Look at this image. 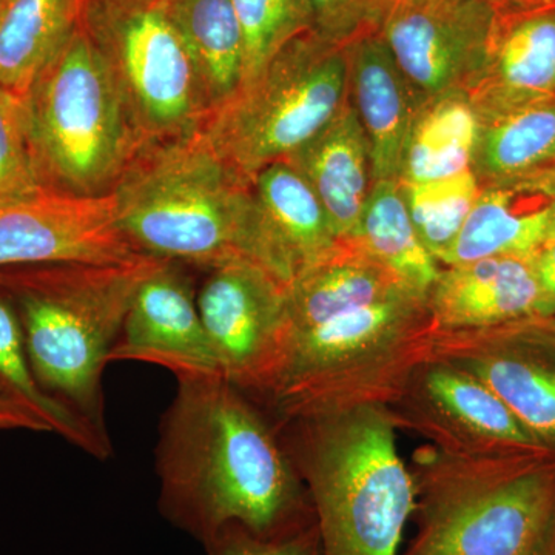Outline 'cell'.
I'll use <instances>...</instances> for the list:
<instances>
[{"label": "cell", "instance_id": "cell-29", "mask_svg": "<svg viewBox=\"0 0 555 555\" xmlns=\"http://www.w3.org/2000/svg\"><path fill=\"white\" fill-rule=\"evenodd\" d=\"M400 184L423 246L441 262L465 228L480 182L473 170H466L436 181Z\"/></svg>", "mask_w": 555, "mask_h": 555}, {"label": "cell", "instance_id": "cell-5", "mask_svg": "<svg viewBox=\"0 0 555 555\" xmlns=\"http://www.w3.org/2000/svg\"><path fill=\"white\" fill-rule=\"evenodd\" d=\"M436 331L427 292L406 287L366 308L286 334L258 403L275 422L363 406H387L429 356Z\"/></svg>", "mask_w": 555, "mask_h": 555}, {"label": "cell", "instance_id": "cell-39", "mask_svg": "<svg viewBox=\"0 0 555 555\" xmlns=\"http://www.w3.org/2000/svg\"><path fill=\"white\" fill-rule=\"evenodd\" d=\"M7 0H0V10H2L3 3H5Z\"/></svg>", "mask_w": 555, "mask_h": 555}, {"label": "cell", "instance_id": "cell-8", "mask_svg": "<svg viewBox=\"0 0 555 555\" xmlns=\"http://www.w3.org/2000/svg\"><path fill=\"white\" fill-rule=\"evenodd\" d=\"M347 101L346 47L302 33L207 116L201 134L247 184L284 160Z\"/></svg>", "mask_w": 555, "mask_h": 555}, {"label": "cell", "instance_id": "cell-33", "mask_svg": "<svg viewBox=\"0 0 555 555\" xmlns=\"http://www.w3.org/2000/svg\"><path fill=\"white\" fill-rule=\"evenodd\" d=\"M207 555H321L317 524L280 539H259L241 526L219 531L204 545Z\"/></svg>", "mask_w": 555, "mask_h": 555}, {"label": "cell", "instance_id": "cell-3", "mask_svg": "<svg viewBox=\"0 0 555 555\" xmlns=\"http://www.w3.org/2000/svg\"><path fill=\"white\" fill-rule=\"evenodd\" d=\"M159 259L0 270V294L20 320L40 389L109 449L102 374L139 284Z\"/></svg>", "mask_w": 555, "mask_h": 555}, {"label": "cell", "instance_id": "cell-35", "mask_svg": "<svg viewBox=\"0 0 555 555\" xmlns=\"http://www.w3.org/2000/svg\"><path fill=\"white\" fill-rule=\"evenodd\" d=\"M28 430V433L50 434L49 429L36 416L24 409L0 401V433Z\"/></svg>", "mask_w": 555, "mask_h": 555}, {"label": "cell", "instance_id": "cell-15", "mask_svg": "<svg viewBox=\"0 0 555 555\" xmlns=\"http://www.w3.org/2000/svg\"><path fill=\"white\" fill-rule=\"evenodd\" d=\"M112 361L156 364L184 375H221L198 309V287L188 266L170 259L139 284L109 352Z\"/></svg>", "mask_w": 555, "mask_h": 555}, {"label": "cell", "instance_id": "cell-16", "mask_svg": "<svg viewBox=\"0 0 555 555\" xmlns=\"http://www.w3.org/2000/svg\"><path fill=\"white\" fill-rule=\"evenodd\" d=\"M555 238V167L480 184L465 228L441 266L526 257Z\"/></svg>", "mask_w": 555, "mask_h": 555}, {"label": "cell", "instance_id": "cell-23", "mask_svg": "<svg viewBox=\"0 0 555 555\" xmlns=\"http://www.w3.org/2000/svg\"><path fill=\"white\" fill-rule=\"evenodd\" d=\"M89 0H7L0 10V86L27 94L82 24Z\"/></svg>", "mask_w": 555, "mask_h": 555}, {"label": "cell", "instance_id": "cell-37", "mask_svg": "<svg viewBox=\"0 0 555 555\" xmlns=\"http://www.w3.org/2000/svg\"><path fill=\"white\" fill-rule=\"evenodd\" d=\"M539 555H555V521Z\"/></svg>", "mask_w": 555, "mask_h": 555}, {"label": "cell", "instance_id": "cell-27", "mask_svg": "<svg viewBox=\"0 0 555 555\" xmlns=\"http://www.w3.org/2000/svg\"><path fill=\"white\" fill-rule=\"evenodd\" d=\"M353 240L409 286L429 291L441 266L416 233L400 181H378Z\"/></svg>", "mask_w": 555, "mask_h": 555}, {"label": "cell", "instance_id": "cell-1", "mask_svg": "<svg viewBox=\"0 0 555 555\" xmlns=\"http://www.w3.org/2000/svg\"><path fill=\"white\" fill-rule=\"evenodd\" d=\"M177 379L155 448L160 516L203 546L232 525L280 539L317 524L269 412L221 375Z\"/></svg>", "mask_w": 555, "mask_h": 555}, {"label": "cell", "instance_id": "cell-19", "mask_svg": "<svg viewBox=\"0 0 555 555\" xmlns=\"http://www.w3.org/2000/svg\"><path fill=\"white\" fill-rule=\"evenodd\" d=\"M346 60L347 98L366 133L374 181H396L423 102L379 33L347 43Z\"/></svg>", "mask_w": 555, "mask_h": 555}, {"label": "cell", "instance_id": "cell-13", "mask_svg": "<svg viewBox=\"0 0 555 555\" xmlns=\"http://www.w3.org/2000/svg\"><path fill=\"white\" fill-rule=\"evenodd\" d=\"M119 228L113 193L80 196L42 188L0 198V270L142 257Z\"/></svg>", "mask_w": 555, "mask_h": 555}, {"label": "cell", "instance_id": "cell-30", "mask_svg": "<svg viewBox=\"0 0 555 555\" xmlns=\"http://www.w3.org/2000/svg\"><path fill=\"white\" fill-rule=\"evenodd\" d=\"M244 47L243 82L254 78L286 43L313 30L308 0H232Z\"/></svg>", "mask_w": 555, "mask_h": 555}, {"label": "cell", "instance_id": "cell-36", "mask_svg": "<svg viewBox=\"0 0 555 555\" xmlns=\"http://www.w3.org/2000/svg\"><path fill=\"white\" fill-rule=\"evenodd\" d=\"M494 11L521 9V7L539 5V3L554 2V0H486Z\"/></svg>", "mask_w": 555, "mask_h": 555}, {"label": "cell", "instance_id": "cell-21", "mask_svg": "<svg viewBox=\"0 0 555 555\" xmlns=\"http://www.w3.org/2000/svg\"><path fill=\"white\" fill-rule=\"evenodd\" d=\"M406 287L412 286L372 257L356 240H339L326 257L288 284L286 334L320 326L332 318L366 308Z\"/></svg>", "mask_w": 555, "mask_h": 555}, {"label": "cell", "instance_id": "cell-11", "mask_svg": "<svg viewBox=\"0 0 555 555\" xmlns=\"http://www.w3.org/2000/svg\"><path fill=\"white\" fill-rule=\"evenodd\" d=\"M386 408L397 429L414 430L444 454L547 451L480 379L440 358L420 361Z\"/></svg>", "mask_w": 555, "mask_h": 555}, {"label": "cell", "instance_id": "cell-40", "mask_svg": "<svg viewBox=\"0 0 555 555\" xmlns=\"http://www.w3.org/2000/svg\"><path fill=\"white\" fill-rule=\"evenodd\" d=\"M396 2H397V0H396Z\"/></svg>", "mask_w": 555, "mask_h": 555}, {"label": "cell", "instance_id": "cell-22", "mask_svg": "<svg viewBox=\"0 0 555 555\" xmlns=\"http://www.w3.org/2000/svg\"><path fill=\"white\" fill-rule=\"evenodd\" d=\"M188 50L210 113L225 104L244 78V47L232 0H159Z\"/></svg>", "mask_w": 555, "mask_h": 555}, {"label": "cell", "instance_id": "cell-31", "mask_svg": "<svg viewBox=\"0 0 555 555\" xmlns=\"http://www.w3.org/2000/svg\"><path fill=\"white\" fill-rule=\"evenodd\" d=\"M42 188L24 94L0 86V198Z\"/></svg>", "mask_w": 555, "mask_h": 555}, {"label": "cell", "instance_id": "cell-20", "mask_svg": "<svg viewBox=\"0 0 555 555\" xmlns=\"http://www.w3.org/2000/svg\"><path fill=\"white\" fill-rule=\"evenodd\" d=\"M284 163L315 192L337 238H352L375 181L366 133L349 98L337 115Z\"/></svg>", "mask_w": 555, "mask_h": 555}, {"label": "cell", "instance_id": "cell-18", "mask_svg": "<svg viewBox=\"0 0 555 555\" xmlns=\"http://www.w3.org/2000/svg\"><path fill=\"white\" fill-rule=\"evenodd\" d=\"M438 331L499 326L545 315L531 261L526 257H489L441 266L427 291Z\"/></svg>", "mask_w": 555, "mask_h": 555}, {"label": "cell", "instance_id": "cell-2", "mask_svg": "<svg viewBox=\"0 0 555 555\" xmlns=\"http://www.w3.org/2000/svg\"><path fill=\"white\" fill-rule=\"evenodd\" d=\"M119 228L141 254L210 270L250 261L294 281L254 185L201 131L144 145L113 189Z\"/></svg>", "mask_w": 555, "mask_h": 555}, {"label": "cell", "instance_id": "cell-25", "mask_svg": "<svg viewBox=\"0 0 555 555\" xmlns=\"http://www.w3.org/2000/svg\"><path fill=\"white\" fill-rule=\"evenodd\" d=\"M478 126L467 91H449L423 102L409 133L398 181H436L470 170Z\"/></svg>", "mask_w": 555, "mask_h": 555}, {"label": "cell", "instance_id": "cell-7", "mask_svg": "<svg viewBox=\"0 0 555 555\" xmlns=\"http://www.w3.org/2000/svg\"><path fill=\"white\" fill-rule=\"evenodd\" d=\"M40 181L80 196L108 195L144 147L82 24L25 94Z\"/></svg>", "mask_w": 555, "mask_h": 555}, {"label": "cell", "instance_id": "cell-32", "mask_svg": "<svg viewBox=\"0 0 555 555\" xmlns=\"http://www.w3.org/2000/svg\"><path fill=\"white\" fill-rule=\"evenodd\" d=\"M313 30L338 46L382 30L396 0H308Z\"/></svg>", "mask_w": 555, "mask_h": 555}, {"label": "cell", "instance_id": "cell-34", "mask_svg": "<svg viewBox=\"0 0 555 555\" xmlns=\"http://www.w3.org/2000/svg\"><path fill=\"white\" fill-rule=\"evenodd\" d=\"M543 298V312L555 317V238L529 257Z\"/></svg>", "mask_w": 555, "mask_h": 555}, {"label": "cell", "instance_id": "cell-12", "mask_svg": "<svg viewBox=\"0 0 555 555\" xmlns=\"http://www.w3.org/2000/svg\"><path fill=\"white\" fill-rule=\"evenodd\" d=\"M286 291L250 261L207 270L198 287L201 321L219 374L255 400L268 389L283 350Z\"/></svg>", "mask_w": 555, "mask_h": 555}, {"label": "cell", "instance_id": "cell-17", "mask_svg": "<svg viewBox=\"0 0 555 555\" xmlns=\"http://www.w3.org/2000/svg\"><path fill=\"white\" fill-rule=\"evenodd\" d=\"M555 94V0L495 11L483 72L470 101L477 115Z\"/></svg>", "mask_w": 555, "mask_h": 555}, {"label": "cell", "instance_id": "cell-38", "mask_svg": "<svg viewBox=\"0 0 555 555\" xmlns=\"http://www.w3.org/2000/svg\"><path fill=\"white\" fill-rule=\"evenodd\" d=\"M120 2L133 3V5L152 7L156 5L159 0H120Z\"/></svg>", "mask_w": 555, "mask_h": 555}, {"label": "cell", "instance_id": "cell-24", "mask_svg": "<svg viewBox=\"0 0 555 555\" xmlns=\"http://www.w3.org/2000/svg\"><path fill=\"white\" fill-rule=\"evenodd\" d=\"M254 189L294 280L337 246L326 208L294 167L284 160L266 167Z\"/></svg>", "mask_w": 555, "mask_h": 555}, {"label": "cell", "instance_id": "cell-9", "mask_svg": "<svg viewBox=\"0 0 555 555\" xmlns=\"http://www.w3.org/2000/svg\"><path fill=\"white\" fill-rule=\"evenodd\" d=\"M82 28L104 57L144 145L201 130L210 115L206 94L158 3L89 0Z\"/></svg>", "mask_w": 555, "mask_h": 555}, {"label": "cell", "instance_id": "cell-6", "mask_svg": "<svg viewBox=\"0 0 555 555\" xmlns=\"http://www.w3.org/2000/svg\"><path fill=\"white\" fill-rule=\"evenodd\" d=\"M416 532L403 555H539L555 521V452L418 449Z\"/></svg>", "mask_w": 555, "mask_h": 555}, {"label": "cell", "instance_id": "cell-28", "mask_svg": "<svg viewBox=\"0 0 555 555\" xmlns=\"http://www.w3.org/2000/svg\"><path fill=\"white\" fill-rule=\"evenodd\" d=\"M0 401L36 416L50 434L98 460H107L113 449L104 447L75 415L51 400L36 382L25 352L20 320L9 299L0 294Z\"/></svg>", "mask_w": 555, "mask_h": 555}, {"label": "cell", "instance_id": "cell-26", "mask_svg": "<svg viewBox=\"0 0 555 555\" xmlns=\"http://www.w3.org/2000/svg\"><path fill=\"white\" fill-rule=\"evenodd\" d=\"M470 170L478 182L555 167V100L478 115Z\"/></svg>", "mask_w": 555, "mask_h": 555}, {"label": "cell", "instance_id": "cell-10", "mask_svg": "<svg viewBox=\"0 0 555 555\" xmlns=\"http://www.w3.org/2000/svg\"><path fill=\"white\" fill-rule=\"evenodd\" d=\"M429 357L480 379L539 447L555 452V317L436 331Z\"/></svg>", "mask_w": 555, "mask_h": 555}, {"label": "cell", "instance_id": "cell-4", "mask_svg": "<svg viewBox=\"0 0 555 555\" xmlns=\"http://www.w3.org/2000/svg\"><path fill=\"white\" fill-rule=\"evenodd\" d=\"M275 423L308 489L321 555H398L416 491L387 408L363 404Z\"/></svg>", "mask_w": 555, "mask_h": 555}, {"label": "cell", "instance_id": "cell-14", "mask_svg": "<svg viewBox=\"0 0 555 555\" xmlns=\"http://www.w3.org/2000/svg\"><path fill=\"white\" fill-rule=\"evenodd\" d=\"M495 11L486 0H397L379 35L422 102L476 86Z\"/></svg>", "mask_w": 555, "mask_h": 555}]
</instances>
